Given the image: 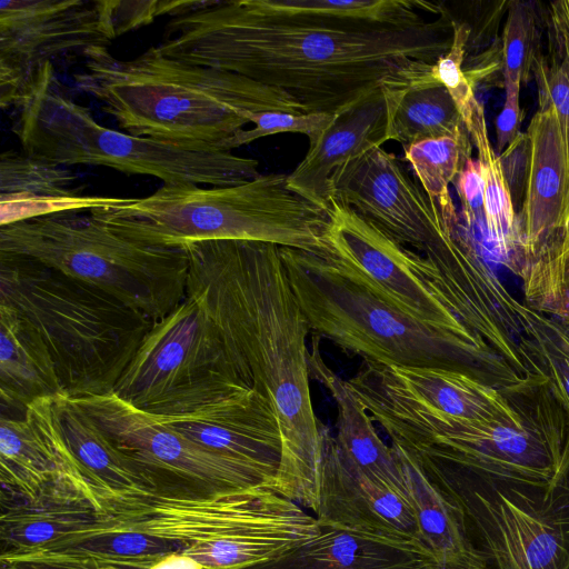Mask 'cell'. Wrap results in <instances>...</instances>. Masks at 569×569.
<instances>
[{
	"mask_svg": "<svg viewBox=\"0 0 569 569\" xmlns=\"http://www.w3.org/2000/svg\"><path fill=\"white\" fill-rule=\"evenodd\" d=\"M449 12L395 27L286 12L261 0L204 1L171 17L157 48L167 57L247 77L310 112H340L379 89L408 86L450 48Z\"/></svg>",
	"mask_w": 569,
	"mask_h": 569,
	"instance_id": "cell-1",
	"label": "cell"
},
{
	"mask_svg": "<svg viewBox=\"0 0 569 569\" xmlns=\"http://www.w3.org/2000/svg\"><path fill=\"white\" fill-rule=\"evenodd\" d=\"M182 247L189 257L187 296L217 328L242 381L277 412L283 443L277 492L312 511L326 426L310 393L311 331L280 247L247 240Z\"/></svg>",
	"mask_w": 569,
	"mask_h": 569,
	"instance_id": "cell-2",
	"label": "cell"
},
{
	"mask_svg": "<svg viewBox=\"0 0 569 569\" xmlns=\"http://www.w3.org/2000/svg\"><path fill=\"white\" fill-rule=\"evenodd\" d=\"M81 54L83 69L73 74L76 86L100 101L120 129L137 137L220 148L251 123L253 113L310 112L281 91L169 58L157 46L128 60L116 58L108 47Z\"/></svg>",
	"mask_w": 569,
	"mask_h": 569,
	"instance_id": "cell-3",
	"label": "cell"
},
{
	"mask_svg": "<svg viewBox=\"0 0 569 569\" xmlns=\"http://www.w3.org/2000/svg\"><path fill=\"white\" fill-rule=\"evenodd\" d=\"M347 385L390 443L419 466L545 485L555 482L569 462V416L538 373L528 372L507 388L516 409L511 417L488 422L425 408L358 373Z\"/></svg>",
	"mask_w": 569,
	"mask_h": 569,
	"instance_id": "cell-4",
	"label": "cell"
},
{
	"mask_svg": "<svg viewBox=\"0 0 569 569\" xmlns=\"http://www.w3.org/2000/svg\"><path fill=\"white\" fill-rule=\"evenodd\" d=\"M310 331L366 362L452 370L503 390L525 377L476 332L409 316L352 270L326 256L280 247Z\"/></svg>",
	"mask_w": 569,
	"mask_h": 569,
	"instance_id": "cell-5",
	"label": "cell"
},
{
	"mask_svg": "<svg viewBox=\"0 0 569 569\" xmlns=\"http://www.w3.org/2000/svg\"><path fill=\"white\" fill-rule=\"evenodd\" d=\"M287 176L260 174L231 187L162 184L148 197L90 212L118 234L149 246L247 240L321 254L330 210L293 191Z\"/></svg>",
	"mask_w": 569,
	"mask_h": 569,
	"instance_id": "cell-6",
	"label": "cell"
},
{
	"mask_svg": "<svg viewBox=\"0 0 569 569\" xmlns=\"http://www.w3.org/2000/svg\"><path fill=\"white\" fill-rule=\"evenodd\" d=\"M0 303L38 331L72 399L112 393L153 325L96 287L7 252H0Z\"/></svg>",
	"mask_w": 569,
	"mask_h": 569,
	"instance_id": "cell-7",
	"label": "cell"
},
{
	"mask_svg": "<svg viewBox=\"0 0 569 569\" xmlns=\"http://www.w3.org/2000/svg\"><path fill=\"white\" fill-rule=\"evenodd\" d=\"M114 523L173 541L203 569H247L316 537L320 521L267 487L206 497L127 491L100 499Z\"/></svg>",
	"mask_w": 569,
	"mask_h": 569,
	"instance_id": "cell-8",
	"label": "cell"
},
{
	"mask_svg": "<svg viewBox=\"0 0 569 569\" xmlns=\"http://www.w3.org/2000/svg\"><path fill=\"white\" fill-rule=\"evenodd\" d=\"M12 132L24 153L60 166H102L127 174L151 176L163 184L231 187L258 178L259 162L214 146L179 144L137 137L96 121L54 73L39 70Z\"/></svg>",
	"mask_w": 569,
	"mask_h": 569,
	"instance_id": "cell-9",
	"label": "cell"
},
{
	"mask_svg": "<svg viewBox=\"0 0 569 569\" xmlns=\"http://www.w3.org/2000/svg\"><path fill=\"white\" fill-rule=\"evenodd\" d=\"M0 252L33 259L96 287L153 322L187 297L189 257L184 247L130 240L91 212L57 213L1 226Z\"/></svg>",
	"mask_w": 569,
	"mask_h": 569,
	"instance_id": "cell-10",
	"label": "cell"
},
{
	"mask_svg": "<svg viewBox=\"0 0 569 569\" xmlns=\"http://www.w3.org/2000/svg\"><path fill=\"white\" fill-rule=\"evenodd\" d=\"M417 466L462 509L486 569H569V462L545 485Z\"/></svg>",
	"mask_w": 569,
	"mask_h": 569,
	"instance_id": "cell-11",
	"label": "cell"
},
{
	"mask_svg": "<svg viewBox=\"0 0 569 569\" xmlns=\"http://www.w3.org/2000/svg\"><path fill=\"white\" fill-rule=\"evenodd\" d=\"M72 400L152 480L154 491L206 497L252 487L274 490L259 471L199 446L113 393Z\"/></svg>",
	"mask_w": 569,
	"mask_h": 569,
	"instance_id": "cell-12",
	"label": "cell"
},
{
	"mask_svg": "<svg viewBox=\"0 0 569 569\" xmlns=\"http://www.w3.org/2000/svg\"><path fill=\"white\" fill-rule=\"evenodd\" d=\"M223 382L243 381L217 328L187 296L153 322L112 393L152 413L193 390Z\"/></svg>",
	"mask_w": 569,
	"mask_h": 569,
	"instance_id": "cell-13",
	"label": "cell"
},
{
	"mask_svg": "<svg viewBox=\"0 0 569 569\" xmlns=\"http://www.w3.org/2000/svg\"><path fill=\"white\" fill-rule=\"evenodd\" d=\"M114 0H2L0 106L18 107L47 62L121 36Z\"/></svg>",
	"mask_w": 569,
	"mask_h": 569,
	"instance_id": "cell-14",
	"label": "cell"
},
{
	"mask_svg": "<svg viewBox=\"0 0 569 569\" xmlns=\"http://www.w3.org/2000/svg\"><path fill=\"white\" fill-rule=\"evenodd\" d=\"M199 446L266 476L277 491L282 433L268 399L243 382L193 390L149 413Z\"/></svg>",
	"mask_w": 569,
	"mask_h": 569,
	"instance_id": "cell-15",
	"label": "cell"
},
{
	"mask_svg": "<svg viewBox=\"0 0 569 569\" xmlns=\"http://www.w3.org/2000/svg\"><path fill=\"white\" fill-rule=\"evenodd\" d=\"M329 210L331 222L319 256L352 270L381 298L413 318L457 332H476L423 278L421 254L347 206L331 200Z\"/></svg>",
	"mask_w": 569,
	"mask_h": 569,
	"instance_id": "cell-16",
	"label": "cell"
},
{
	"mask_svg": "<svg viewBox=\"0 0 569 569\" xmlns=\"http://www.w3.org/2000/svg\"><path fill=\"white\" fill-rule=\"evenodd\" d=\"M527 134L530 161L525 199L517 212L518 271L525 281L569 251V160L551 103L539 97Z\"/></svg>",
	"mask_w": 569,
	"mask_h": 569,
	"instance_id": "cell-17",
	"label": "cell"
},
{
	"mask_svg": "<svg viewBox=\"0 0 569 569\" xmlns=\"http://www.w3.org/2000/svg\"><path fill=\"white\" fill-rule=\"evenodd\" d=\"M53 400H37L22 413H1L2 491L14 493L24 502L83 501L100 511L98 492L63 439Z\"/></svg>",
	"mask_w": 569,
	"mask_h": 569,
	"instance_id": "cell-18",
	"label": "cell"
},
{
	"mask_svg": "<svg viewBox=\"0 0 569 569\" xmlns=\"http://www.w3.org/2000/svg\"><path fill=\"white\" fill-rule=\"evenodd\" d=\"M330 196L420 252L447 227L437 203L382 147L342 166L332 177Z\"/></svg>",
	"mask_w": 569,
	"mask_h": 569,
	"instance_id": "cell-19",
	"label": "cell"
},
{
	"mask_svg": "<svg viewBox=\"0 0 569 569\" xmlns=\"http://www.w3.org/2000/svg\"><path fill=\"white\" fill-rule=\"evenodd\" d=\"M312 512L319 521L402 533L421 540L409 501L346 463L327 427L323 430L318 501Z\"/></svg>",
	"mask_w": 569,
	"mask_h": 569,
	"instance_id": "cell-20",
	"label": "cell"
},
{
	"mask_svg": "<svg viewBox=\"0 0 569 569\" xmlns=\"http://www.w3.org/2000/svg\"><path fill=\"white\" fill-rule=\"evenodd\" d=\"M320 532L247 569H443L420 539L320 521Z\"/></svg>",
	"mask_w": 569,
	"mask_h": 569,
	"instance_id": "cell-21",
	"label": "cell"
},
{
	"mask_svg": "<svg viewBox=\"0 0 569 569\" xmlns=\"http://www.w3.org/2000/svg\"><path fill=\"white\" fill-rule=\"evenodd\" d=\"M358 373L395 396L458 419L497 421L516 410L507 388L499 390L458 371L362 361Z\"/></svg>",
	"mask_w": 569,
	"mask_h": 569,
	"instance_id": "cell-22",
	"label": "cell"
},
{
	"mask_svg": "<svg viewBox=\"0 0 569 569\" xmlns=\"http://www.w3.org/2000/svg\"><path fill=\"white\" fill-rule=\"evenodd\" d=\"M388 138V113L382 89L336 113L313 141L302 161L287 176L288 186L310 201L329 209L333 174L350 160Z\"/></svg>",
	"mask_w": 569,
	"mask_h": 569,
	"instance_id": "cell-23",
	"label": "cell"
},
{
	"mask_svg": "<svg viewBox=\"0 0 569 569\" xmlns=\"http://www.w3.org/2000/svg\"><path fill=\"white\" fill-rule=\"evenodd\" d=\"M76 174L48 160L13 150L0 156V226L57 213L126 203L130 198L89 196Z\"/></svg>",
	"mask_w": 569,
	"mask_h": 569,
	"instance_id": "cell-24",
	"label": "cell"
},
{
	"mask_svg": "<svg viewBox=\"0 0 569 569\" xmlns=\"http://www.w3.org/2000/svg\"><path fill=\"white\" fill-rule=\"evenodd\" d=\"M90 527L47 546L1 555V565L38 562L78 569H149L164 556L182 551L178 543L123 528L100 512Z\"/></svg>",
	"mask_w": 569,
	"mask_h": 569,
	"instance_id": "cell-25",
	"label": "cell"
},
{
	"mask_svg": "<svg viewBox=\"0 0 569 569\" xmlns=\"http://www.w3.org/2000/svg\"><path fill=\"white\" fill-rule=\"evenodd\" d=\"M319 350L310 355L311 378L320 381L336 402L333 436L337 451L349 466L389 487L408 500L402 468L396 450L379 436L367 410L347 385L323 362Z\"/></svg>",
	"mask_w": 569,
	"mask_h": 569,
	"instance_id": "cell-26",
	"label": "cell"
},
{
	"mask_svg": "<svg viewBox=\"0 0 569 569\" xmlns=\"http://www.w3.org/2000/svg\"><path fill=\"white\" fill-rule=\"evenodd\" d=\"M63 391L51 356L33 326L0 303V403L9 415ZM2 413V412H1Z\"/></svg>",
	"mask_w": 569,
	"mask_h": 569,
	"instance_id": "cell-27",
	"label": "cell"
},
{
	"mask_svg": "<svg viewBox=\"0 0 569 569\" xmlns=\"http://www.w3.org/2000/svg\"><path fill=\"white\" fill-rule=\"evenodd\" d=\"M391 446L402 468L419 536L440 566L443 569H486L485 560L470 538L462 509L432 483L407 455Z\"/></svg>",
	"mask_w": 569,
	"mask_h": 569,
	"instance_id": "cell-28",
	"label": "cell"
},
{
	"mask_svg": "<svg viewBox=\"0 0 569 569\" xmlns=\"http://www.w3.org/2000/svg\"><path fill=\"white\" fill-rule=\"evenodd\" d=\"M53 407L63 439L99 499L127 491L156 490L152 480L77 402L60 396L54 398Z\"/></svg>",
	"mask_w": 569,
	"mask_h": 569,
	"instance_id": "cell-29",
	"label": "cell"
},
{
	"mask_svg": "<svg viewBox=\"0 0 569 569\" xmlns=\"http://www.w3.org/2000/svg\"><path fill=\"white\" fill-rule=\"evenodd\" d=\"M430 69L406 87L382 89L388 138L403 148L468 131L453 98L446 87L433 81Z\"/></svg>",
	"mask_w": 569,
	"mask_h": 569,
	"instance_id": "cell-30",
	"label": "cell"
},
{
	"mask_svg": "<svg viewBox=\"0 0 569 569\" xmlns=\"http://www.w3.org/2000/svg\"><path fill=\"white\" fill-rule=\"evenodd\" d=\"M100 511L77 500L18 502L2 508L1 555L30 551L73 533L100 520Z\"/></svg>",
	"mask_w": 569,
	"mask_h": 569,
	"instance_id": "cell-31",
	"label": "cell"
},
{
	"mask_svg": "<svg viewBox=\"0 0 569 569\" xmlns=\"http://www.w3.org/2000/svg\"><path fill=\"white\" fill-rule=\"evenodd\" d=\"M478 150L485 182V223L488 240L505 269L517 277V214L499 154L492 148L482 104L478 101L465 123Z\"/></svg>",
	"mask_w": 569,
	"mask_h": 569,
	"instance_id": "cell-32",
	"label": "cell"
},
{
	"mask_svg": "<svg viewBox=\"0 0 569 569\" xmlns=\"http://www.w3.org/2000/svg\"><path fill=\"white\" fill-rule=\"evenodd\" d=\"M471 138L468 131L457 137L428 139L403 148L423 191L437 203L447 227L459 219L450 197L449 184L471 158Z\"/></svg>",
	"mask_w": 569,
	"mask_h": 569,
	"instance_id": "cell-33",
	"label": "cell"
},
{
	"mask_svg": "<svg viewBox=\"0 0 569 569\" xmlns=\"http://www.w3.org/2000/svg\"><path fill=\"white\" fill-rule=\"evenodd\" d=\"M519 351L527 373L542 376L569 416V323L532 308Z\"/></svg>",
	"mask_w": 569,
	"mask_h": 569,
	"instance_id": "cell-34",
	"label": "cell"
},
{
	"mask_svg": "<svg viewBox=\"0 0 569 569\" xmlns=\"http://www.w3.org/2000/svg\"><path fill=\"white\" fill-rule=\"evenodd\" d=\"M273 10L328 14L372 23L408 27L425 23L448 10L440 3L409 0H261Z\"/></svg>",
	"mask_w": 569,
	"mask_h": 569,
	"instance_id": "cell-35",
	"label": "cell"
},
{
	"mask_svg": "<svg viewBox=\"0 0 569 569\" xmlns=\"http://www.w3.org/2000/svg\"><path fill=\"white\" fill-rule=\"evenodd\" d=\"M502 34L501 62L505 84L526 82L539 52V32L533 4L508 3Z\"/></svg>",
	"mask_w": 569,
	"mask_h": 569,
	"instance_id": "cell-36",
	"label": "cell"
},
{
	"mask_svg": "<svg viewBox=\"0 0 569 569\" xmlns=\"http://www.w3.org/2000/svg\"><path fill=\"white\" fill-rule=\"evenodd\" d=\"M336 113L309 112L291 113L282 111H263L251 116L253 128L240 130L220 144L223 150L250 143L259 138L282 132L302 133L309 142L316 140L322 131L333 121Z\"/></svg>",
	"mask_w": 569,
	"mask_h": 569,
	"instance_id": "cell-37",
	"label": "cell"
},
{
	"mask_svg": "<svg viewBox=\"0 0 569 569\" xmlns=\"http://www.w3.org/2000/svg\"><path fill=\"white\" fill-rule=\"evenodd\" d=\"M470 34L471 29L467 23L455 21L449 50L430 69L432 79L446 87L453 98L465 123L470 119L478 102L475 96V87L467 79L463 71Z\"/></svg>",
	"mask_w": 569,
	"mask_h": 569,
	"instance_id": "cell-38",
	"label": "cell"
},
{
	"mask_svg": "<svg viewBox=\"0 0 569 569\" xmlns=\"http://www.w3.org/2000/svg\"><path fill=\"white\" fill-rule=\"evenodd\" d=\"M532 70L538 96L546 98L556 111L569 160V57L552 44L551 58L539 53Z\"/></svg>",
	"mask_w": 569,
	"mask_h": 569,
	"instance_id": "cell-39",
	"label": "cell"
},
{
	"mask_svg": "<svg viewBox=\"0 0 569 569\" xmlns=\"http://www.w3.org/2000/svg\"><path fill=\"white\" fill-rule=\"evenodd\" d=\"M453 184L461 203V219L467 223L485 221V182L479 160L468 159Z\"/></svg>",
	"mask_w": 569,
	"mask_h": 569,
	"instance_id": "cell-40",
	"label": "cell"
},
{
	"mask_svg": "<svg viewBox=\"0 0 569 569\" xmlns=\"http://www.w3.org/2000/svg\"><path fill=\"white\" fill-rule=\"evenodd\" d=\"M499 158L513 207L518 204L520 210L525 199L530 161V141L527 132H519L516 139L499 153Z\"/></svg>",
	"mask_w": 569,
	"mask_h": 569,
	"instance_id": "cell-41",
	"label": "cell"
},
{
	"mask_svg": "<svg viewBox=\"0 0 569 569\" xmlns=\"http://www.w3.org/2000/svg\"><path fill=\"white\" fill-rule=\"evenodd\" d=\"M523 298L529 307L569 323V270L549 277Z\"/></svg>",
	"mask_w": 569,
	"mask_h": 569,
	"instance_id": "cell-42",
	"label": "cell"
},
{
	"mask_svg": "<svg viewBox=\"0 0 569 569\" xmlns=\"http://www.w3.org/2000/svg\"><path fill=\"white\" fill-rule=\"evenodd\" d=\"M506 99L496 121L497 149L501 153L519 134L521 110L519 106L520 84H505Z\"/></svg>",
	"mask_w": 569,
	"mask_h": 569,
	"instance_id": "cell-43",
	"label": "cell"
},
{
	"mask_svg": "<svg viewBox=\"0 0 569 569\" xmlns=\"http://www.w3.org/2000/svg\"><path fill=\"white\" fill-rule=\"evenodd\" d=\"M548 27L552 44L569 57V0L550 3Z\"/></svg>",
	"mask_w": 569,
	"mask_h": 569,
	"instance_id": "cell-44",
	"label": "cell"
},
{
	"mask_svg": "<svg viewBox=\"0 0 569 569\" xmlns=\"http://www.w3.org/2000/svg\"><path fill=\"white\" fill-rule=\"evenodd\" d=\"M149 569H203V567L192 557L176 551L164 556Z\"/></svg>",
	"mask_w": 569,
	"mask_h": 569,
	"instance_id": "cell-45",
	"label": "cell"
},
{
	"mask_svg": "<svg viewBox=\"0 0 569 569\" xmlns=\"http://www.w3.org/2000/svg\"><path fill=\"white\" fill-rule=\"evenodd\" d=\"M1 569H78L59 565L51 563H38V562H17L10 565H2Z\"/></svg>",
	"mask_w": 569,
	"mask_h": 569,
	"instance_id": "cell-46",
	"label": "cell"
},
{
	"mask_svg": "<svg viewBox=\"0 0 569 569\" xmlns=\"http://www.w3.org/2000/svg\"><path fill=\"white\" fill-rule=\"evenodd\" d=\"M566 269L569 270V257H568L567 262H566Z\"/></svg>",
	"mask_w": 569,
	"mask_h": 569,
	"instance_id": "cell-47",
	"label": "cell"
}]
</instances>
